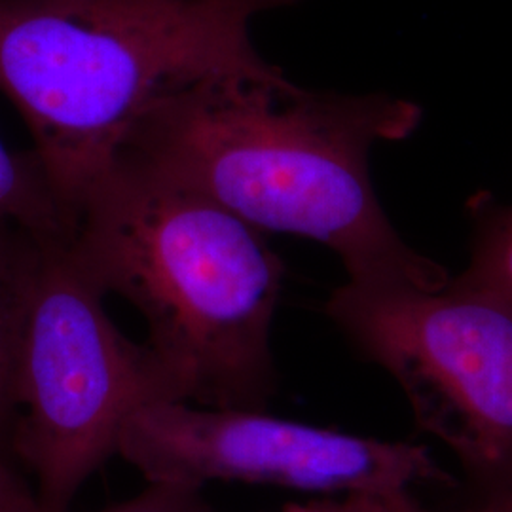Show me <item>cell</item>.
<instances>
[{"label":"cell","instance_id":"6da1fadb","mask_svg":"<svg viewBox=\"0 0 512 512\" xmlns=\"http://www.w3.org/2000/svg\"><path fill=\"white\" fill-rule=\"evenodd\" d=\"M420 122L416 103L385 93L224 74L150 107L112 165L200 194L262 234L317 241L353 283L433 291L448 272L406 245L368 171L374 145L403 141Z\"/></svg>","mask_w":512,"mask_h":512},{"label":"cell","instance_id":"7a4b0ae2","mask_svg":"<svg viewBox=\"0 0 512 512\" xmlns=\"http://www.w3.org/2000/svg\"><path fill=\"white\" fill-rule=\"evenodd\" d=\"M298 2L0 0V92L74 226L129 129L165 95L224 74L283 78L251 23Z\"/></svg>","mask_w":512,"mask_h":512},{"label":"cell","instance_id":"3957f363","mask_svg":"<svg viewBox=\"0 0 512 512\" xmlns=\"http://www.w3.org/2000/svg\"><path fill=\"white\" fill-rule=\"evenodd\" d=\"M74 255L145 317L186 401L264 408L285 266L260 230L200 194L110 165L80 203Z\"/></svg>","mask_w":512,"mask_h":512},{"label":"cell","instance_id":"277c9868","mask_svg":"<svg viewBox=\"0 0 512 512\" xmlns=\"http://www.w3.org/2000/svg\"><path fill=\"white\" fill-rule=\"evenodd\" d=\"M105 296L74 255L73 236L40 239L19 317L12 458L35 478L48 512L71 511L118 456L131 416L186 401L160 355L116 329Z\"/></svg>","mask_w":512,"mask_h":512},{"label":"cell","instance_id":"5b68a950","mask_svg":"<svg viewBox=\"0 0 512 512\" xmlns=\"http://www.w3.org/2000/svg\"><path fill=\"white\" fill-rule=\"evenodd\" d=\"M325 313L482 497L512 494V304L454 279L433 291L346 281Z\"/></svg>","mask_w":512,"mask_h":512},{"label":"cell","instance_id":"8992f818","mask_svg":"<svg viewBox=\"0 0 512 512\" xmlns=\"http://www.w3.org/2000/svg\"><path fill=\"white\" fill-rule=\"evenodd\" d=\"M118 456L147 482L203 490L211 482L306 495L397 497L414 484H448L429 448L319 427L264 408L190 401L148 404L129 418Z\"/></svg>","mask_w":512,"mask_h":512},{"label":"cell","instance_id":"52a82bcc","mask_svg":"<svg viewBox=\"0 0 512 512\" xmlns=\"http://www.w3.org/2000/svg\"><path fill=\"white\" fill-rule=\"evenodd\" d=\"M40 239L12 224L0 222V459L12 463L19 317Z\"/></svg>","mask_w":512,"mask_h":512},{"label":"cell","instance_id":"ba28073f","mask_svg":"<svg viewBox=\"0 0 512 512\" xmlns=\"http://www.w3.org/2000/svg\"><path fill=\"white\" fill-rule=\"evenodd\" d=\"M0 222L42 239L71 238L74 226L35 152H12L0 141Z\"/></svg>","mask_w":512,"mask_h":512},{"label":"cell","instance_id":"9c48e42d","mask_svg":"<svg viewBox=\"0 0 512 512\" xmlns=\"http://www.w3.org/2000/svg\"><path fill=\"white\" fill-rule=\"evenodd\" d=\"M473 220V253L469 266L452 277L478 293L512 304V203L480 192L469 202Z\"/></svg>","mask_w":512,"mask_h":512},{"label":"cell","instance_id":"30bf717a","mask_svg":"<svg viewBox=\"0 0 512 512\" xmlns=\"http://www.w3.org/2000/svg\"><path fill=\"white\" fill-rule=\"evenodd\" d=\"M71 512V511H65ZM95 512H217L205 499L203 490L177 484L147 482V488L116 503L103 511Z\"/></svg>","mask_w":512,"mask_h":512},{"label":"cell","instance_id":"8fae6325","mask_svg":"<svg viewBox=\"0 0 512 512\" xmlns=\"http://www.w3.org/2000/svg\"><path fill=\"white\" fill-rule=\"evenodd\" d=\"M393 499L372 494L313 495L308 501L287 503L277 512H389Z\"/></svg>","mask_w":512,"mask_h":512},{"label":"cell","instance_id":"7c38bea8","mask_svg":"<svg viewBox=\"0 0 512 512\" xmlns=\"http://www.w3.org/2000/svg\"><path fill=\"white\" fill-rule=\"evenodd\" d=\"M0 512H48L35 484L27 482L8 459H0Z\"/></svg>","mask_w":512,"mask_h":512},{"label":"cell","instance_id":"4fadbf2b","mask_svg":"<svg viewBox=\"0 0 512 512\" xmlns=\"http://www.w3.org/2000/svg\"><path fill=\"white\" fill-rule=\"evenodd\" d=\"M389 512H442L431 511L421 507L420 503L412 497V494L397 495L391 503ZM448 512H512V494L490 495V497H480L473 507L461 509V511Z\"/></svg>","mask_w":512,"mask_h":512}]
</instances>
